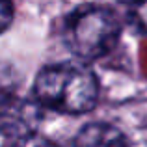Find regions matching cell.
Segmentation results:
<instances>
[{
	"label": "cell",
	"mask_w": 147,
	"mask_h": 147,
	"mask_svg": "<svg viewBox=\"0 0 147 147\" xmlns=\"http://www.w3.org/2000/svg\"><path fill=\"white\" fill-rule=\"evenodd\" d=\"M34 97L39 106L61 114H84L97 102L99 84L95 75L84 65H49L36 76Z\"/></svg>",
	"instance_id": "obj_1"
},
{
	"label": "cell",
	"mask_w": 147,
	"mask_h": 147,
	"mask_svg": "<svg viewBox=\"0 0 147 147\" xmlns=\"http://www.w3.org/2000/svg\"><path fill=\"white\" fill-rule=\"evenodd\" d=\"M41 121V108L37 102L22 99L11 90L0 91V136L19 138L36 134Z\"/></svg>",
	"instance_id": "obj_3"
},
{
	"label": "cell",
	"mask_w": 147,
	"mask_h": 147,
	"mask_svg": "<svg viewBox=\"0 0 147 147\" xmlns=\"http://www.w3.org/2000/svg\"><path fill=\"white\" fill-rule=\"evenodd\" d=\"M11 147H58L54 142L47 140L43 136H37V134H30V136L19 138V140L13 142Z\"/></svg>",
	"instance_id": "obj_6"
},
{
	"label": "cell",
	"mask_w": 147,
	"mask_h": 147,
	"mask_svg": "<svg viewBox=\"0 0 147 147\" xmlns=\"http://www.w3.org/2000/svg\"><path fill=\"white\" fill-rule=\"evenodd\" d=\"M73 147H129V142L115 127L106 123H91L76 134Z\"/></svg>",
	"instance_id": "obj_4"
},
{
	"label": "cell",
	"mask_w": 147,
	"mask_h": 147,
	"mask_svg": "<svg viewBox=\"0 0 147 147\" xmlns=\"http://www.w3.org/2000/svg\"><path fill=\"white\" fill-rule=\"evenodd\" d=\"M121 2H130V4H132V2H136V0H121Z\"/></svg>",
	"instance_id": "obj_8"
},
{
	"label": "cell",
	"mask_w": 147,
	"mask_h": 147,
	"mask_svg": "<svg viewBox=\"0 0 147 147\" xmlns=\"http://www.w3.org/2000/svg\"><path fill=\"white\" fill-rule=\"evenodd\" d=\"M119 22L104 6H82L65 22V43L82 60H97L108 54L119 39Z\"/></svg>",
	"instance_id": "obj_2"
},
{
	"label": "cell",
	"mask_w": 147,
	"mask_h": 147,
	"mask_svg": "<svg viewBox=\"0 0 147 147\" xmlns=\"http://www.w3.org/2000/svg\"><path fill=\"white\" fill-rule=\"evenodd\" d=\"M13 21V4L11 0H0V34L6 32Z\"/></svg>",
	"instance_id": "obj_7"
},
{
	"label": "cell",
	"mask_w": 147,
	"mask_h": 147,
	"mask_svg": "<svg viewBox=\"0 0 147 147\" xmlns=\"http://www.w3.org/2000/svg\"><path fill=\"white\" fill-rule=\"evenodd\" d=\"M129 19H130V24L138 32L147 36V0H136V2L130 4Z\"/></svg>",
	"instance_id": "obj_5"
}]
</instances>
